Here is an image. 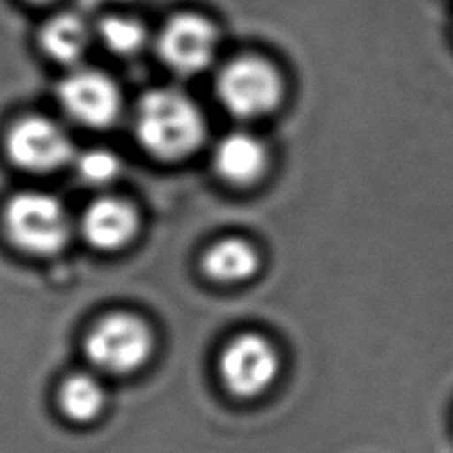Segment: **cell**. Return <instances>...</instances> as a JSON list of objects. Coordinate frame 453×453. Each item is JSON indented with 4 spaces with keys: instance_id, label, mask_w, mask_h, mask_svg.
<instances>
[{
    "instance_id": "6",
    "label": "cell",
    "mask_w": 453,
    "mask_h": 453,
    "mask_svg": "<svg viewBox=\"0 0 453 453\" xmlns=\"http://www.w3.org/2000/svg\"><path fill=\"white\" fill-rule=\"evenodd\" d=\"M5 152L16 166L34 173H46L73 161V142L55 120L28 115L9 127Z\"/></svg>"
},
{
    "instance_id": "15",
    "label": "cell",
    "mask_w": 453,
    "mask_h": 453,
    "mask_svg": "<svg viewBox=\"0 0 453 453\" xmlns=\"http://www.w3.org/2000/svg\"><path fill=\"white\" fill-rule=\"evenodd\" d=\"M80 179L90 186H104L120 172V159L106 149H90L74 157Z\"/></svg>"
},
{
    "instance_id": "10",
    "label": "cell",
    "mask_w": 453,
    "mask_h": 453,
    "mask_svg": "<svg viewBox=\"0 0 453 453\" xmlns=\"http://www.w3.org/2000/svg\"><path fill=\"white\" fill-rule=\"evenodd\" d=\"M212 163L218 175L228 184L248 186L262 177L267 166V152L258 138L235 131L218 142Z\"/></svg>"
},
{
    "instance_id": "3",
    "label": "cell",
    "mask_w": 453,
    "mask_h": 453,
    "mask_svg": "<svg viewBox=\"0 0 453 453\" xmlns=\"http://www.w3.org/2000/svg\"><path fill=\"white\" fill-rule=\"evenodd\" d=\"M216 94L223 108L239 119L269 115L281 101L280 73L260 57H237L216 78Z\"/></svg>"
},
{
    "instance_id": "1",
    "label": "cell",
    "mask_w": 453,
    "mask_h": 453,
    "mask_svg": "<svg viewBox=\"0 0 453 453\" xmlns=\"http://www.w3.org/2000/svg\"><path fill=\"white\" fill-rule=\"evenodd\" d=\"M134 134L152 157L179 161L202 145L205 122L200 108L186 94L152 88L136 103Z\"/></svg>"
},
{
    "instance_id": "4",
    "label": "cell",
    "mask_w": 453,
    "mask_h": 453,
    "mask_svg": "<svg viewBox=\"0 0 453 453\" xmlns=\"http://www.w3.org/2000/svg\"><path fill=\"white\" fill-rule=\"evenodd\" d=\"M154 340L149 326L131 313H111L94 324L85 338L88 361L101 372L126 375L143 366Z\"/></svg>"
},
{
    "instance_id": "13",
    "label": "cell",
    "mask_w": 453,
    "mask_h": 453,
    "mask_svg": "<svg viewBox=\"0 0 453 453\" xmlns=\"http://www.w3.org/2000/svg\"><path fill=\"white\" fill-rule=\"evenodd\" d=\"M58 405L65 418L76 423H88L96 419L104 407V389L87 373L69 375L60 386Z\"/></svg>"
},
{
    "instance_id": "11",
    "label": "cell",
    "mask_w": 453,
    "mask_h": 453,
    "mask_svg": "<svg viewBox=\"0 0 453 453\" xmlns=\"http://www.w3.org/2000/svg\"><path fill=\"white\" fill-rule=\"evenodd\" d=\"M92 32L85 19L74 12H58L46 19L37 32L42 53L58 64H76L90 46Z\"/></svg>"
},
{
    "instance_id": "12",
    "label": "cell",
    "mask_w": 453,
    "mask_h": 453,
    "mask_svg": "<svg viewBox=\"0 0 453 453\" xmlns=\"http://www.w3.org/2000/svg\"><path fill=\"white\" fill-rule=\"evenodd\" d=\"M205 274L219 283H239L251 278L258 269L257 250L237 237L211 244L202 257Z\"/></svg>"
},
{
    "instance_id": "8",
    "label": "cell",
    "mask_w": 453,
    "mask_h": 453,
    "mask_svg": "<svg viewBox=\"0 0 453 453\" xmlns=\"http://www.w3.org/2000/svg\"><path fill=\"white\" fill-rule=\"evenodd\" d=\"M60 108L78 124L87 127H106L120 111V92L115 81L88 67L73 69L57 87Z\"/></svg>"
},
{
    "instance_id": "5",
    "label": "cell",
    "mask_w": 453,
    "mask_h": 453,
    "mask_svg": "<svg viewBox=\"0 0 453 453\" xmlns=\"http://www.w3.org/2000/svg\"><path fill=\"white\" fill-rule=\"evenodd\" d=\"M156 48L172 73L195 76L211 65L218 48V30L205 16L175 14L159 30Z\"/></svg>"
},
{
    "instance_id": "2",
    "label": "cell",
    "mask_w": 453,
    "mask_h": 453,
    "mask_svg": "<svg viewBox=\"0 0 453 453\" xmlns=\"http://www.w3.org/2000/svg\"><path fill=\"white\" fill-rule=\"evenodd\" d=\"M2 221L9 241L32 255L60 251L71 234V219L64 205L41 191H21L11 196Z\"/></svg>"
},
{
    "instance_id": "14",
    "label": "cell",
    "mask_w": 453,
    "mask_h": 453,
    "mask_svg": "<svg viewBox=\"0 0 453 453\" xmlns=\"http://www.w3.org/2000/svg\"><path fill=\"white\" fill-rule=\"evenodd\" d=\"M97 37L110 53L119 57H133L143 50L147 30L142 21L133 16L111 14L99 21Z\"/></svg>"
},
{
    "instance_id": "7",
    "label": "cell",
    "mask_w": 453,
    "mask_h": 453,
    "mask_svg": "<svg viewBox=\"0 0 453 453\" xmlns=\"http://www.w3.org/2000/svg\"><path fill=\"white\" fill-rule=\"evenodd\" d=\"M280 359L264 336L244 333L230 340L219 354L218 370L225 388L239 398L264 393L276 379Z\"/></svg>"
},
{
    "instance_id": "16",
    "label": "cell",
    "mask_w": 453,
    "mask_h": 453,
    "mask_svg": "<svg viewBox=\"0 0 453 453\" xmlns=\"http://www.w3.org/2000/svg\"><path fill=\"white\" fill-rule=\"evenodd\" d=\"M27 2H30V4H51V2H57V0H27Z\"/></svg>"
},
{
    "instance_id": "9",
    "label": "cell",
    "mask_w": 453,
    "mask_h": 453,
    "mask_svg": "<svg viewBox=\"0 0 453 453\" xmlns=\"http://www.w3.org/2000/svg\"><path fill=\"white\" fill-rule=\"evenodd\" d=\"M138 214L133 205L120 198H97L83 212V237L97 250H119L126 246L138 230Z\"/></svg>"
}]
</instances>
